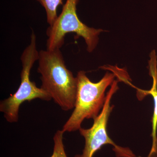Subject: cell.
<instances>
[{"mask_svg": "<svg viewBox=\"0 0 157 157\" xmlns=\"http://www.w3.org/2000/svg\"><path fill=\"white\" fill-rule=\"evenodd\" d=\"M45 9L47 21L52 25L57 18V11L59 6L63 5V0H37Z\"/></svg>", "mask_w": 157, "mask_h": 157, "instance_id": "obj_7", "label": "cell"}, {"mask_svg": "<svg viewBox=\"0 0 157 157\" xmlns=\"http://www.w3.org/2000/svg\"><path fill=\"white\" fill-rule=\"evenodd\" d=\"M39 52L37 49L36 37L34 32L31 36L30 43L22 52L21 60L22 70L21 73V83L17 91L7 99L1 101L0 111L9 123L17 122L18 120L20 107L25 101L36 99L48 101L52 100L50 95L42 88L37 87L32 81L30 72L36 61L38 60Z\"/></svg>", "mask_w": 157, "mask_h": 157, "instance_id": "obj_3", "label": "cell"}, {"mask_svg": "<svg viewBox=\"0 0 157 157\" xmlns=\"http://www.w3.org/2000/svg\"><path fill=\"white\" fill-rule=\"evenodd\" d=\"M78 1L67 0L61 13L53 24L47 29V50L60 49L64 44L65 36L69 33H74L78 37L83 38L88 52H92L97 47L99 35L104 31L89 27L79 20L76 12Z\"/></svg>", "mask_w": 157, "mask_h": 157, "instance_id": "obj_4", "label": "cell"}, {"mask_svg": "<svg viewBox=\"0 0 157 157\" xmlns=\"http://www.w3.org/2000/svg\"><path fill=\"white\" fill-rule=\"evenodd\" d=\"M38 71L41 75V87L63 110L74 108L77 79L67 68L60 49L39 52Z\"/></svg>", "mask_w": 157, "mask_h": 157, "instance_id": "obj_1", "label": "cell"}, {"mask_svg": "<svg viewBox=\"0 0 157 157\" xmlns=\"http://www.w3.org/2000/svg\"><path fill=\"white\" fill-rule=\"evenodd\" d=\"M64 133V132L62 130H58L55 134L53 137V153L50 157H67L63 142Z\"/></svg>", "mask_w": 157, "mask_h": 157, "instance_id": "obj_8", "label": "cell"}, {"mask_svg": "<svg viewBox=\"0 0 157 157\" xmlns=\"http://www.w3.org/2000/svg\"><path fill=\"white\" fill-rule=\"evenodd\" d=\"M118 81L114 80L106 95V101L102 110L94 119L92 126L88 129L80 128V135L84 138L85 146L82 153L75 157H93L96 152L106 144L113 147V151L117 157H137L128 147H124L116 144L107 133L108 119L114 106L110 105L113 96L118 89Z\"/></svg>", "mask_w": 157, "mask_h": 157, "instance_id": "obj_5", "label": "cell"}, {"mask_svg": "<svg viewBox=\"0 0 157 157\" xmlns=\"http://www.w3.org/2000/svg\"><path fill=\"white\" fill-rule=\"evenodd\" d=\"M116 76L114 73L108 72L100 81L94 82L88 78L84 71L78 72L74 110L63 126V132L77 131L81 128L85 119L94 120L99 115L106 101V89L112 85Z\"/></svg>", "mask_w": 157, "mask_h": 157, "instance_id": "obj_2", "label": "cell"}, {"mask_svg": "<svg viewBox=\"0 0 157 157\" xmlns=\"http://www.w3.org/2000/svg\"><path fill=\"white\" fill-rule=\"evenodd\" d=\"M157 58L153 56L151 57L149 63L150 74L153 79V82L151 89L150 90H141L143 93V95L145 96L149 94L152 96L154 103L153 115L152 118L151 136L152 137V146L147 157H155L157 155Z\"/></svg>", "mask_w": 157, "mask_h": 157, "instance_id": "obj_6", "label": "cell"}]
</instances>
